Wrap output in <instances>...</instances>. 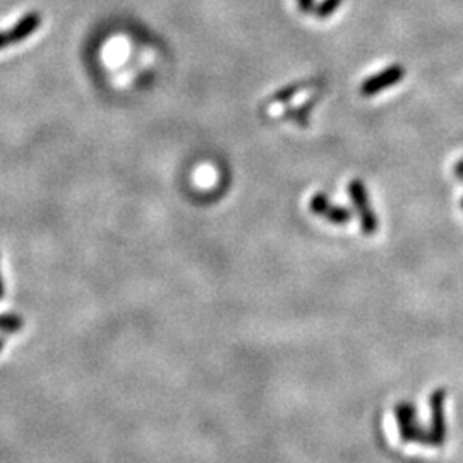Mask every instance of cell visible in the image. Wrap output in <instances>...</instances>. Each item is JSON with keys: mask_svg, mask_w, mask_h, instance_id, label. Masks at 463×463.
<instances>
[{"mask_svg": "<svg viewBox=\"0 0 463 463\" xmlns=\"http://www.w3.org/2000/svg\"><path fill=\"white\" fill-rule=\"evenodd\" d=\"M348 196H350L352 204L355 208V213L360 218V229L366 235H373L379 229V220L376 218L373 208L369 203V194H367L366 184L359 178L348 182Z\"/></svg>", "mask_w": 463, "mask_h": 463, "instance_id": "6da1fadb", "label": "cell"}, {"mask_svg": "<svg viewBox=\"0 0 463 463\" xmlns=\"http://www.w3.org/2000/svg\"><path fill=\"white\" fill-rule=\"evenodd\" d=\"M400 436L405 443H420L429 446V431H424L417 420V410L412 401H401L394 408Z\"/></svg>", "mask_w": 463, "mask_h": 463, "instance_id": "7a4b0ae2", "label": "cell"}, {"mask_svg": "<svg viewBox=\"0 0 463 463\" xmlns=\"http://www.w3.org/2000/svg\"><path fill=\"white\" fill-rule=\"evenodd\" d=\"M446 390L438 388L429 397V407H431V429H429V446L441 448L448 439V424L445 415V400Z\"/></svg>", "mask_w": 463, "mask_h": 463, "instance_id": "3957f363", "label": "cell"}, {"mask_svg": "<svg viewBox=\"0 0 463 463\" xmlns=\"http://www.w3.org/2000/svg\"><path fill=\"white\" fill-rule=\"evenodd\" d=\"M405 78V69L400 64H393V66L386 67L378 74H373L371 78H367L366 81L360 85V94L362 97H374V94L381 93L386 88H392V86L398 85L401 79Z\"/></svg>", "mask_w": 463, "mask_h": 463, "instance_id": "277c9868", "label": "cell"}, {"mask_svg": "<svg viewBox=\"0 0 463 463\" xmlns=\"http://www.w3.org/2000/svg\"><path fill=\"white\" fill-rule=\"evenodd\" d=\"M309 208L316 216L328 220L329 223H335V225H345L352 220V211L347 208L339 206V204H333L329 201V197L322 192H318L311 197Z\"/></svg>", "mask_w": 463, "mask_h": 463, "instance_id": "5b68a950", "label": "cell"}, {"mask_svg": "<svg viewBox=\"0 0 463 463\" xmlns=\"http://www.w3.org/2000/svg\"><path fill=\"white\" fill-rule=\"evenodd\" d=\"M41 26V16L38 13H28L24 14L16 24L13 26V29L9 31L10 41L13 43H19V41H24L26 38H29L33 33L36 31Z\"/></svg>", "mask_w": 463, "mask_h": 463, "instance_id": "8992f818", "label": "cell"}, {"mask_svg": "<svg viewBox=\"0 0 463 463\" xmlns=\"http://www.w3.org/2000/svg\"><path fill=\"white\" fill-rule=\"evenodd\" d=\"M304 86H306V83L304 81H299V83H292V85L285 86V88L278 90L275 94H273L271 98H269V104L271 105H278V104H285V101L292 100V98L295 97V94L301 91Z\"/></svg>", "mask_w": 463, "mask_h": 463, "instance_id": "52a82bcc", "label": "cell"}, {"mask_svg": "<svg viewBox=\"0 0 463 463\" xmlns=\"http://www.w3.org/2000/svg\"><path fill=\"white\" fill-rule=\"evenodd\" d=\"M24 328V321L17 314H0V332L17 333Z\"/></svg>", "mask_w": 463, "mask_h": 463, "instance_id": "ba28073f", "label": "cell"}, {"mask_svg": "<svg viewBox=\"0 0 463 463\" xmlns=\"http://www.w3.org/2000/svg\"><path fill=\"white\" fill-rule=\"evenodd\" d=\"M341 2H343V0H322L321 3H318L313 14L318 19H326V17L333 16V14L340 9Z\"/></svg>", "mask_w": 463, "mask_h": 463, "instance_id": "9c48e42d", "label": "cell"}, {"mask_svg": "<svg viewBox=\"0 0 463 463\" xmlns=\"http://www.w3.org/2000/svg\"><path fill=\"white\" fill-rule=\"evenodd\" d=\"M297 6L302 14H311L316 9V0H297Z\"/></svg>", "mask_w": 463, "mask_h": 463, "instance_id": "30bf717a", "label": "cell"}, {"mask_svg": "<svg viewBox=\"0 0 463 463\" xmlns=\"http://www.w3.org/2000/svg\"><path fill=\"white\" fill-rule=\"evenodd\" d=\"M9 45H13L9 31H0V50H3V48L9 47Z\"/></svg>", "mask_w": 463, "mask_h": 463, "instance_id": "8fae6325", "label": "cell"}, {"mask_svg": "<svg viewBox=\"0 0 463 463\" xmlns=\"http://www.w3.org/2000/svg\"><path fill=\"white\" fill-rule=\"evenodd\" d=\"M453 173H455V177L460 178V180H463V158H462V160H458L457 163H455Z\"/></svg>", "mask_w": 463, "mask_h": 463, "instance_id": "7c38bea8", "label": "cell"}, {"mask_svg": "<svg viewBox=\"0 0 463 463\" xmlns=\"http://www.w3.org/2000/svg\"><path fill=\"white\" fill-rule=\"evenodd\" d=\"M3 297V282H2V275H0V301Z\"/></svg>", "mask_w": 463, "mask_h": 463, "instance_id": "4fadbf2b", "label": "cell"}, {"mask_svg": "<svg viewBox=\"0 0 463 463\" xmlns=\"http://www.w3.org/2000/svg\"><path fill=\"white\" fill-rule=\"evenodd\" d=\"M3 345H6V339H0V352L3 350Z\"/></svg>", "mask_w": 463, "mask_h": 463, "instance_id": "5bb4252c", "label": "cell"}, {"mask_svg": "<svg viewBox=\"0 0 463 463\" xmlns=\"http://www.w3.org/2000/svg\"><path fill=\"white\" fill-rule=\"evenodd\" d=\"M462 208H463V197H462Z\"/></svg>", "mask_w": 463, "mask_h": 463, "instance_id": "9a60e30c", "label": "cell"}]
</instances>
